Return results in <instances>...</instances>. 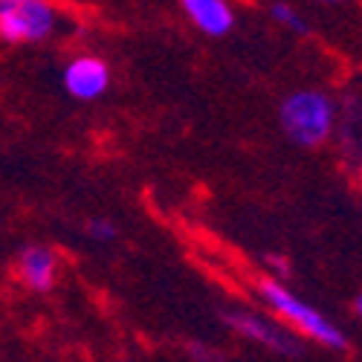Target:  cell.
Instances as JSON below:
<instances>
[{
	"instance_id": "12",
	"label": "cell",
	"mask_w": 362,
	"mask_h": 362,
	"mask_svg": "<svg viewBox=\"0 0 362 362\" xmlns=\"http://www.w3.org/2000/svg\"><path fill=\"white\" fill-rule=\"evenodd\" d=\"M0 4H6V0H0Z\"/></svg>"
},
{
	"instance_id": "1",
	"label": "cell",
	"mask_w": 362,
	"mask_h": 362,
	"mask_svg": "<svg viewBox=\"0 0 362 362\" xmlns=\"http://www.w3.org/2000/svg\"><path fill=\"white\" fill-rule=\"evenodd\" d=\"M258 296L284 325H290L296 330V334L308 337V339H313V342H319L330 351H342L348 345L345 330L334 319L325 316L322 310H316L313 305H308L305 298H298L284 284H279L273 279H261L258 281Z\"/></svg>"
},
{
	"instance_id": "8",
	"label": "cell",
	"mask_w": 362,
	"mask_h": 362,
	"mask_svg": "<svg viewBox=\"0 0 362 362\" xmlns=\"http://www.w3.org/2000/svg\"><path fill=\"white\" fill-rule=\"evenodd\" d=\"M269 15H273L276 23L293 29V33H298V35H305V33H308L305 18H301V15L296 12V6H290V4H273V6H269Z\"/></svg>"
},
{
	"instance_id": "3",
	"label": "cell",
	"mask_w": 362,
	"mask_h": 362,
	"mask_svg": "<svg viewBox=\"0 0 362 362\" xmlns=\"http://www.w3.org/2000/svg\"><path fill=\"white\" fill-rule=\"evenodd\" d=\"M58 12L49 0H6L0 4V38L6 44H38L52 35Z\"/></svg>"
},
{
	"instance_id": "10",
	"label": "cell",
	"mask_w": 362,
	"mask_h": 362,
	"mask_svg": "<svg viewBox=\"0 0 362 362\" xmlns=\"http://www.w3.org/2000/svg\"><path fill=\"white\" fill-rule=\"evenodd\" d=\"M354 310H356V316L362 319V293L356 296V301H354Z\"/></svg>"
},
{
	"instance_id": "11",
	"label": "cell",
	"mask_w": 362,
	"mask_h": 362,
	"mask_svg": "<svg viewBox=\"0 0 362 362\" xmlns=\"http://www.w3.org/2000/svg\"><path fill=\"white\" fill-rule=\"evenodd\" d=\"M325 4H345V0H325Z\"/></svg>"
},
{
	"instance_id": "5",
	"label": "cell",
	"mask_w": 362,
	"mask_h": 362,
	"mask_svg": "<svg viewBox=\"0 0 362 362\" xmlns=\"http://www.w3.org/2000/svg\"><path fill=\"white\" fill-rule=\"evenodd\" d=\"M226 325L235 330V334L244 337V339L258 342V345L276 351V354H296L298 351V342L287 334V330L279 327V325H273L269 319H264L261 313H252V310H229L226 313Z\"/></svg>"
},
{
	"instance_id": "2",
	"label": "cell",
	"mask_w": 362,
	"mask_h": 362,
	"mask_svg": "<svg viewBox=\"0 0 362 362\" xmlns=\"http://www.w3.org/2000/svg\"><path fill=\"white\" fill-rule=\"evenodd\" d=\"M337 122V107L327 93L322 90H296L290 93L281 107H279V125L287 134L293 145L301 148H319L330 134H334Z\"/></svg>"
},
{
	"instance_id": "4",
	"label": "cell",
	"mask_w": 362,
	"mask_h": 362,
	"mask_svg": "<svg viewBox=\"0 0 362 362\" xmlns=\"http://www.w3.org/2000/svg\"><path fill=\"white\" fill-rule=\"evenodd\" d=\"M62 87L76 102H96L110 87V67L99 55H78L64 67Z\"/></svg>"
},
{
	"instance_id": "6",
	"label": "cell",
	"mask_w": 362,
	"mask_h": 362,
	"mask_svg": "<svg viewBox=\"0 0 362 362\" xmlns=\"http://www.w3.org/2000/svg\"><path fill=\"white\" fill-rule=\"evenodd\" d=\"M15 276L33 293H49L58 276V258L47 244H23L15 255Z\"/></svg>"
},
{
	"instance_id": "9",
	"label": "cell",
	"mask_w": 362,
	"mask_h": 362,
	"mask_svg": "<svg viewBox=\"0 0 362 362\" xmlns=\"http://www.w3.org/2000/svg\"><path fill=\"white\" fill-rule=\"evenodd\" d=\"M87 238L96 240V244H110L116 238V226L107 218H93V221H87Z\"/></svg>"
},
{
	"instance_id": "7",
	"label": "cell",
	"mask_w": 362,
	"mask_h": 362,
	"mask_svg": "<svg viewBox=\"0 0 362 362\" xmlns=\"http://www.w3.org/2000/svg\"><path fill=\"white\" fill-rule=\"evenodd\" d=\"M180 9L209 38H223L235 26V12L229 0H180Z\"/></svg>"
}]
</instances>
